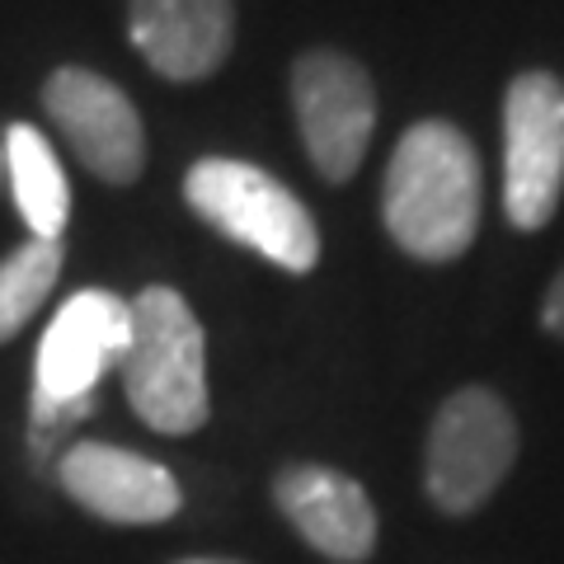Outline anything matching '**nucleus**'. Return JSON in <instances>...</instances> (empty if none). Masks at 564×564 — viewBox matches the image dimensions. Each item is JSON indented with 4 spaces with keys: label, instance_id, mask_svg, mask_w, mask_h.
I'll list each match as a JSON object with an SVG mask.
<instances>
[{
    "label": "nucleus",
    "instance_id": "obj_1",
    "mask_svg": "<svg viewBox=\"0 0 564 564\" xmlns=\"http://www.w3.org/2000/svg\"><path fill=\"white\" fill-rule=\"evenodd\" d=\"M485 207V170L470 137L447 118H423L395 141L381 184V221L410 259L452 263L470 250Z\"/></svg>",
    "mask_w": 564,
    "mask_h": 564
},
{
    "label": "nucleus",
    "instance_id": "obj_2",
    "mask_svg": "<svg viewBox=\"0 0 564 564\" xmlns=\"http://www.w3.org/2000/svg\"><path fill=\"white\" fill-rule=\"evenodd\" d=\"M132 344L118 362L122 391H128L137 419L165 437L198 433L207 400V344L193 306L174 288L155 282L132 296Z\"/></svg>",
    "mask_w": 564,
    "mask_h": 564
},
{
    "label": "nucleus",
    "instance_id": "obj_3",
    "mask_svg": "<svg viewBox=\"0 0 564 564\" xmlns=\"http://www.w3.org/2000/svg\"><path fill=\"white\" fill-rule=\"evenodd\" d=\"M184 198L226 240L273 259L288 273H311L321 259V231H315L306 203L250 161L207 155L184 174Z\"/></svg>",
    "mask_w": 564,
    "mask_h": 564
},
{
    "label": "nucleus",
    "instance_id": "obj_4",
    "mask_svg": "<svg viewBox=\"0 0 564 564\" xmlns=\"http://www.w3.org/2000/svg\"><path fill=\"white\" fill-rule=\"evenodd\" d=\"M518 462V419L489 386H462L433 414L423 447V489L447 518H470Z\"/></svg>",
    "mask_w": 564,
    "mask_h": 564
},
{
    "label": "nucleus",
    "instance_id": "obj_5",
    "mask_svg": "<svg viewBox=\"0 0 564 564\" xmlns=\"http://www.w3.org/2000/svg\"><path fill=\"white\" fill-rule=\"evenodd\" d=\"M292 109L321 180L348 184L362 170L377 132V85L367 66L334 47L302 52L292 62Z\"/></svg>",
    "mask_w": 564,
    "mask_h": 564
},
{
    "label": "nucleus",
    "instance_id": "obj_6",
    "mask_svg": "<svg viewBox=\"0 0 564 564\" xmlns=\"http://www.w3.org/2000/svg\"><path fill=\"white\" fill-rule=\"evenodd\" d=\"M564 193V80L522 70L503 95V212L518 231H541Z\"/></svg>",
    "mask_w": 564,
    "mask_h": 564
},
{
    "label": "nucleus",
    "instance_id": "obj_7",
    "mask_svg": "<svg viewBox=\"0 0 564 564\" xmlns=\"http://www.w3.org/2000/svg\"><path fill=\"white\" fill-rule=\"evenodd\" d=\"M43 109L95 180L113 188L137 184L147 165V128L113 80L85 66H57L43 85Z\"/></svg>",
    "mask_w": 564,
    "mask_h": 564
},
{
    "label": "nucleus",
    "instance_id": "obj_8",
    "mask_svg": "<svg viewBox=\"0 0 564 564\" xmlns=\"http://www.w3.org/2000/svg\"><path fill=\"white\" fill-rule=\"evenodd\" d=\"M132 306L104 288H85L52 315L33 367V395L76 400L95 395L99 377L128 358Z\"/></svg>",
    "mask_w": 564,
    "mask_h": 564
},
{
    "label": "nucleus",
    "instance_id": "obj_9",
    "mask_svg": "<svg viewBox=\"0 0 564 564\" xmlns=\"http://www.w3.org/2000/svg\"><path fill=\"white\" fill-rule=\"evenodd\" d=\"M57 485L85 513L118 527L170 522L184 503L180 480L161 462L113 443H70L57 456Z\"/></svg>",
    "mask_w": 564,
    "mask_h": 564
},
{
    "label": "nucleus",
    "instance_id": "obj_10",
    "mask_svg": "<svg viewBox=\"0 0 564 564\" xmlns=\"http://www.w3.org/2000/svg\"><path fill=\"white\" fill-rule=\"evenodd\" d=\"M273 503L315 555L362 564L377 551V508L352 475L315 462H292L273 475Z\"/></svg>",
    "mask_w": 564,
    "mask_h": 564
},
{
    "label": "nucleus",
    "instance_id": "obj_11",
    "mask_svg": "<svg viewBox=\"0 0 564 564\" xmlns=\"http://www.w3.org/2000/svg\"><path fill=\"white\" fill-rule=\"evenodd\" d=\"M128 33L165 80H207L236 43L231 0H128Z\"/></svg>",
    "mask_w": 564,
    "mask_h": 564
},
{
    "label": "nucleus",
    "instance_id": "obj_12",
    "mask_svg": "<svg viewBox=\"0 0 564 564\" xmlns=\"http://www.w3.org/2000/svg\"><path fill=\"white\" fill-rule=\"evenodd\" d=\"M6 165H10L14 203H20V217L33 231V240H62L70 221V188L47 137L29 128V122H14L6 132Z\"/></svg>",
    "mask_w": 564,
    "mask_h": 564
},
{
    "label": "nucleus",
    "instance_id": "obj_13",
    "mask_svg": "<svg viewBox=\"0 0 564 564\" xmlns=\"http://www.w3.org/2000/svg\"><path fill=\"white\" fill-rule=\"evenodd\" d=\"M62 278V240H29L0 259V344L20 334Z\"/></svg>",
    "mask_w": 564,
    "mask_h": 564
},
{
    "label": "nucleus",
    "instance_id": "obj_14",
    "mask_svg": "<svg viewBox=\"0 0 564 564\" xmlns=\"http://www.w3.org/2000/svg\"><path fill=\"white\" fill-rule=\"evenodd\" d=\"M541 329L564 344V269L551 278V292H545V302H541Z\"/></svg>",
    "mask_w": 564,
    "mask_h": 564
},
{
    "label": "nucleus",
    "instance_id": "obj_15",
    "mask_svg": "<svg viewBox=\"0 0 564 564\" xmlns=\"http://www.w3.org/2000/svg\"><path fill=\"white\" fill-rule=\"evenodd\" d=\"M174 564H245V560H221V555H188V560H174Z\"/></svg>",
    "mask_w": 564,
    "mask_h": 564
}]
</instances>
